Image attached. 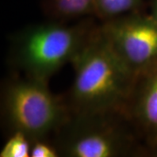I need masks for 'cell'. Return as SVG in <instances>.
Returning a JSON list of instances; mask_svg holds the SVG:
<instances>
[{
    "mask_svg": "<svg viewBox=\"0 0 157 157\" xmlns=\"http://www.w3.org/2000/svg\"><path fill=\"white\" fill-rule=\"evenodd\" d=\"M72 64L74 76L68 102L71 112L127 113L137 76L113 48L101 26Z\"/></svg>",
    "mask_w": 157,
    "mask_h": 157,
    "instance_id": "obj_1",
    "label": "cell"
},
{
    "mask_svg": "<svg viewBox=\"0 0 157 157\" xmlns=\"http://www.w3.org/2000/svg\"><path fill=\"white\" fill-rule=\"evenodd\" d=\"M96 29L87 21L71 25L59 21L32 25L15 36L11 62L24 76L48 83L65 65L73 63Z\"/></svg>",
    "mask_w": 157,
    "mask_h": 157,
    "instance_id": "obj_2",
    "label": "cell"
},
{
    "mask_svg": "<svg viewBox=\"0 0 157 157\" xmlns=\"http://www.w3.org/2000/svg\"><path fill=\"white\" fill-rule=\"evenodd\" d=\"M134 125L124 112L71 113L55 133L59 156L121 157L142 154Z\"/></svg>",
    "mask_w": 157,
    "mask_h": 157,
    "instance_id": "obj_3",
    "label": "cell"
},
{
    "mask_svg": "<svg viewBox=\"0 0 157 157\" xmlns=\"http://www.w3.org/2000/svg\"><path fill=\"white\" fill-rule=\"evenodd\" d=\"M48 83L24 76L6 82L2 91V114L12 132L31 141L47 139L71 115L68 103L51 92Z\"/></svg>",
    "mask_w": 157,
    "mask_h": 157,
    "instance_id": "obj_4",
    "label": "cell"
},
{
    "mask_svg": "<svg viewBox=\"0 0 157 157\" xmlns=\"http://www.w3.org/2000/svg\"><path fill=\"white\" fill-rule=\"evenodd\" d=\"M120 58L138 77L157 68V22L150 15L136 12L101 25Z\"/></svg>",
    "mask_w": 157,
    "mask_h": 157,
    "instance_id": "obj_5",
    "label": "cell"
},
{
    "mask_svg": "<svg viewBox=\"0 0 157 157\" xmlns=\"http://www.w3.org/2000/svg\"><path fill=\"white\" fill-rule=\"evenodd\" d=\"M127 114L145 143L142 154L157 155V68L137 77Z\"/></svg>",
    "mask_w": 157,
    "mask_h": 157,
    "instance_id": "obj_6",
    "label": "cell"
},
{
    "mask_svg": "<svg viewBox=\"0 0 157 157\" xmlns=\"http://www.w3.org/2000/svg\"><path fill=\"white\" fill-rule=\"evenodd\" d=\"M44 8L51 18L59 22L96 16L95 0H44Z\"/></svg>",
    "mask_w": 157,
    "mask_h": 157,
    "instance_id": "obj_7",
    "label": "cell"
},
{
    "mask_svg": "<svg viewBox=\"0 0 157 157\" xmlns=\"http://www.w3.org/2000/svg\"><path fill=\"white\" fill-rule=\"evenodd\" d=\"M144 0H95L96 16L103 22L141 12Z\"/></svg>",
    "mask_w": 157,
    "mask_h": 157,
    "instance_id": "obj_8",
    "label": "cell"
},
{
    "mask_svg": "<svg viewBox=\"0 0 157 157\" xmlns=\"http://www.w3.org/2000/svg\"><path fill=\"white\" fill-rule=\"evenodd\" d=\"M32 141L21 132H12L0 151L1 157H31Z\"/></svg>",
    "mask_w": 157,
    "mask_h": 157,
    "instance_id": "obj_9",
    "label": "cell"
},
{
    "mask_svg": "<svg viewBox=\"0 0 157 157\" xmlns=\"http://www.w3.org/2000/svg\"><path fill=\"white\" fill-rule=\"evenodd\" d=\"M59 153L54 142L47 139H39L32 141L31 157H58Z\"/></svg>",
    "mask_w": 157,
    "mask_h": 157,
    "instance_id": "obj_10",
    "label": "cell"
},
{
    "mask_svg": "<svg viewBox=\"0 0 157 157\" xmlns=\"http://www.w3.org/2000/svg\"><path fill=\"white\" fill-rule=\"evenodd\" d=\"M149 15L155 21L157 22V0H151Z\"/></svg>",
    "mask_w": 157,
    "mask_h": 157,
    "instance_id": "obj_11",
    "label": "cell"
}]
</instances>
